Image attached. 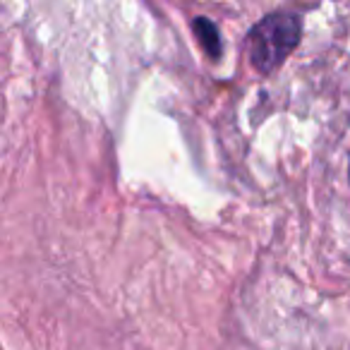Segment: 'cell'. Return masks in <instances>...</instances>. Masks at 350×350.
Instances as JSON below:
<instances>
[{
  "label": "cell",
  "mask_w": 350,
  "mask_h": 350,
  "mask_svg": "<svg viewBox=\"0 0 350 350\" xmlns=\"http://www.w3.org/2000/svg\"><path fill=\"white\" fill-rule=\"evenodd\" d=\"M302 39V17L291 10L264 15L247 31V60L259 75H271L291 58Z\"/></svg>",
  "instance_id": "obj_1"
},
{
  "label": "cell",
  "mask_w": 350,
  "mask_h": 350,
  "mask_svg": "<svg viewBox=\"0 0 350 350\" xmlns=\"http://www.w3.org/2000/svg\"><path fill=\"white\" fill-rule=\"evenodd\" d=\"M192 31H195V36L200 39L202 49L206 51V55H209V58L216 60V58H221V55H224V41H221V31H219V27L209 20V17H195V20H192Z\"/></svg>",
  "instance_id": "obj_2"
},
{
  "label": "cell",
  "mask_w": 350,
  "mask_h": 350,
  "mask_svg": "<svg viewBox=\"0 0 350 350\" xmlns=\"http://www.w3.org/2000/svg\"><path fill=\"white\" fill-rule=\"evenodd\" d=\"M348 175H350V163H348Z\"/></svg>",
  "instance_id": "obj_3"
}]
</instances>
